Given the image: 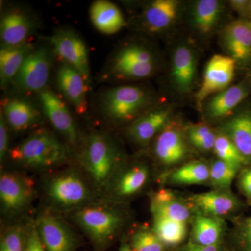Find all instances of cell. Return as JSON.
I'll list each match as a JSON object with an SVG mask.
<instances>
[{
    "instance_id": "6da1fadb",
    "label": "cell",
    "mask_w": 251,
    "mask_h": 251,
    "mask_svg": "<svg viewBox=\"0 0 251 251\" xmlns=\"http://www.w3.org/2000/svg\"><path fill=\"white\" fill-rule=\"evenodd\" d=\"M68 151L49 130L41 129L29 135L10 151L13 161L30 168H49L62 163Z\"/></svg>"
},
{
    "instance_id": "7a4b0ae2",
    "label": "cell",
    "mask_w": 251,
    "mask_h": 251,
    "mask_svg": "<svg viewBox=\"0 0 251 251\" xmlns=\"http://www.w3.org/2000/svg\"><path fill=\"white\" fill-rule=\"evenodd\" d=\"M86 171L99 187L111 181L120 163V154L108 136L100 133L91 135L82 156Z\"/></svg>"
},
{
    "instance_id": "3957f363",
    "label": "cell",
    "mask_w": 251,
    "mask_h": 251,
    "mask_svg": "<svg viewBox=\"0 0 251 251\" xmlns=\"http://www.w3.org/2000/svg\"><path fill=\"white\" fill-rule=\"evenodd\" d=\"M150 103V96L141 87L120 86L103 94L100 108L104 115L114 121L128 122L141 116Z\"/></svg>"
},
{
    "instance_id": "277c9868",
    "label": "cell",
    "mask_w": 251,
    "mask_h": 251,
    "mask_svg": "<svg viewBox=\"0 0 251 251\" xmlns=\"http://www.w3.org/2000/svg\"><path fill=\"white\" fill-rule=\"evenodd\" d=\"M156 67L151 51L138 44H130L119 50L109 61L108 77L118 80H137L150 76Z\"/></svg>"
},
{
    "instance_id": "5b68a950",
    "label": "cell",
    "mask_w": 251,
    "mask_h": 251,
    "mask_svg": "<svg viewBox=\"0 0 251 251\" xmlns=\"http://www.w3.org/2000/svg\"><path fill=\"white\" fill-rule=\"evenodd\" d=\"M75 221L92 240L104 244L112 239L122 224L121 216L116 211L103 207H85L77 211Z\"/></svg>"
},
{
    "instance_id": "8992f818",
    "label": "cell",
    "mask_w": 251,
    "mask_h": 251,
    "mask_svg": "<svg viewBox=\"0 0 251 251\" xmlns=\"http://www.w3.org/2000/svg\"><path fill=\"white\" fill-rule=\"evenodd\" d=\"M50 43L54 53L64 64L75 69L88 82L90 77L88 50L82 38L70 29H59L54 33Z\"/></svg>"
},
{
    "instance_id": "52a82bcc",
    "label": "cell",
    "mask_w": 251,
    "mask_h": 251,
    "mask_svg": "<svg viewBox=\"0 0 251 251\" xmlns=\"http://www.w3.org/2000/svg\"><path fill=\"white\" fill-rule=\"evenodd\" d=\"M50 71V56L44 47L31 51L25 59L13 82L25 92H40L45 90Z\"/></svg>"
},
{
    "instance_id": "ba28073f",
    "label": "cell",
    "mask_w": 251,
    "mask_h": 251,
    "mask_svg": "<svg viewBox=\"0 0 251 251\" xmlns=\"http://www.w3.org/2000/svg\"><path fill=\"white\" fill-rule=\"evenodd\" d=\"M237 62L230 56L215 54L206 64L201 88L196 94L200 108L208 97L226 90L234 76Z\"/></svg>"
},
{
    "instance_id": "9c48e42d",
    "label": "cell",
    "mask_w": 251,
    "mask_h": 251,
    "mask_svg": "<svg viewBox=\"0 0 251 251\" xmlns=\"http://www.w3.org/2000/svg\"><path fill=\"white\" fill-rule=\"evenodd\" d=\"M48 193L51 201L63 207H72L86 202L90 191L85 181L74 173L59 175L50 181Z\"/></svg>"
},
{
    "instance_id": "30bf717a",
    "label": "cell",
    "mask_w": 251,
    "mask_h": 251,
    "mask_svg": "<svg viewBox=\"0 0 251 251\" xmlns=\"http://www.w3.org/2000/svg\"><path fill=\"white\" fill-rule=\"evenodd\" d=\"M39 97L43 110L54 128L69 143H76V126L67 105L57 94L48 89L39 92Z\"/></svg>"
},
{
    "instance_id": "8fae6325",
    "label": "cell",
    "mask_w": 251,
    "mask_h": 251,
    "mask_svg": "<svg viewBox=\"0 0 251 251\" xmlns=\"http://www.w3.org/2000/svg\"><path fill=\"white\" fill-rule=\"evenodd\" d=\"M32 183L16 173H4L0 176V201L4 210L16 212L23 209L32 196Z\"/></svg>"
},
{
    "instance_id": "7c38bea8",
    "label": "cell",
    "mask_w": 251,
    "mask_h": 251,
    "mask_svg": "<svg viewBox=\"0 0 251 251\" xmlns=\"http://www.w3.org/2000/svg\"><path fill=\"white\" fill-rule=\"evenodd\" d=\"M187 153L182 132L179 127L170 122L156 137L155 156L161 164L172 166L184 161Z\"/></svg>"
},
{
    "instance_id": "4fadbf2b",
    "label": "cell",
    "mask_w": 251,
    "mask_h": 251,
    "mask_svg": "<svg viewBox=\"0 0 251 251\" xmlns=\"http://www.w3.org/2000/svg\"><path fill=\"white\" fill-rule=\"evenodd\" d=\"M36 228L46 251H73L75 237L62 221L52 215L40 217Z\"/></svg>"
},
{
    "instance_id": "5bb4252c",
    "label": "cell",
    "mask_w": 251,
    "mask_h": 251,
    "mask_svg": "<svg viewBox=\"0 0 251 251\" xmlns=\"http://www.w3.org/2000/svg\"><path fill=\"white\" fill-rule=\"evenodd\" d=\"M171 111L157 108L145 112L134 120L128 128V135L135 143L146 145L156 137L171 122Z\"/></svg>"
},
{
    "instance_id": "9a60e30c",
    "label": "cell",
    "mask_w": 251,
    "mask_h": 251,
    "mask_svg": "<svg viewBox=\"0 0 251 251\" xmlns=\"http://www.w3.org/2000/svg\"><path fill=\"white\" fill-rule=\"evenodd\" d=\"M59 90L77 113H85L87 110V82L75 69L63 64L58 69L57 77Z\"/></svg>"
},
{
    "instance_id": "2e32d148",
    "label": "cell",
    "mask_w": 251,
    "mask_h": 251,
    "mask_svg": "<svg viewBox=\"0 0 251 251\" xmlns=\"http://www.w3.org/2000/svg\"><path fill=\"white\" fill-rule=\"evenodd\" d=\"M223 42L229 56L236 62H249L251 59V23L243 19L229 23L225 28Z\"/></svg>"
},
{
    "instance_id": "e0dca14e",
    "label": "cell",
    "mask_w": 251,
    "mask_h": 251,
    "mask_svg": "<svg viewBox=\"0 0 251 251\" xmlns=\"http://www.w3.org/2000/svg\"><path fill=\"white\" fill-rule=\"evenodd\" d=\"M31 28V18L24 11L14 8L6 11L3 15L0 24L2 46H17L25 44Z\"/></svg>"
},
{
    "instance_id": "ac0fdd59",
    "label": "cell",
    "mask_w": 251,
    "mask_h": 251,
    "mask_svg": "<svg viewBox=\"0 0 251 251\" xmlns=\"http://www.w3.org/2000/svg\"><path fill=\"white\" fill-rule=\"evenodd\" d=\"M196 58L191 48L180 45L175 50L172 62L171 77L176 90L187 93L192 88L196 76Z\"/></svg>"
},
{
    "instance_id": "d6986e66",
    "label": "cell",
    "mask_w": 251,
    "mask_h": 251,
    "mask_svg": "<svg viewBox=\"0 0 251 251\" xmlns=\"http://www.w3.org/2000/svg\"><path fill=\"white\" fill-rule=\"evenodd\" d=\"M190 201L198 210L206 215L221 217L236 210L238 206L237 198L228 190H218L193 195Z\"/></svg>"
},
{
    "instance_id": "ffe728a7",
    "label": "cell",
    "mask_w": 251,
    "mask_h": 251,
    "mask_svg": "<svg viewBox=\"0 0 251 251\" xmlns=\"http://www.w3.org/2000/svg\"><path fill=\"white\" fill-rule=\"evenodd\" d=\"M176 0H156L147 5L143 14V24L147 30L156 33L171 27L179 14Z\"/></svg>"
},
{
    "instance_id": "44dd1931",
    "label": "cell",
    "mask_w": 251,
    "mask_h": 251,
    "mask_svg": "<svg viewBox=\"0 0 251 251\" xmlns=\"http://www.w3.org/2000/svg\"><path fill=\"white\" fill-rule=\"evenodd\" d=\"M3 115L7 125L16 132L27 130L35 125L40 118L35 107L30 102L21 98L4 100Z\"/></svg>"
},
{
    "instance_id": "7402d4cb",
    "label": "cell",
    "mask_w": 251,
    "mask_h": 251,
    "mask_svg": "<svg viewBox=\"0 0 251 251\" xmlns=\"http://www.w3.org/2000/svg\"><path fill=\"white\" fill-rule=\"evenodd\" d=\"M231 140L242 156L251 160V111L245 110L231 117L223 126L222 132Z\"/></svg>"
},
{
    "instance_id": "603a6c76",
    "label": "cell",
    "mask_w": 251,
    "mask_h": 251,
    "mask_svg": "<svg viewBox=\"0 0 251 251\" xmlns=\"http://www.w3.org/2000/svg\"><path fill=\"white\" fill-rule=\"evenodd\" d=\"M90 19L97 30L105 34H114L126 25L120 9L105 0L94 1L90 9Z\"/></svg>"
},
{
    "instance_id": "cb8c5ba5",
    "label": "cell",
    "mask_w": 251,
    "mask_h": 251,
    "mask_svg": "<svg viewBox=\"0 0 251 251\" xmlns=\"http://www.w3.org/2000/svg\"><path fill=\"white\" fill-rule=\"evenodd\" d=\"M249 93V87L239 84L214 94L206 103V110L211 118L220 119L233 112Z\"/></svg>"
},
{
    "instance_id": "d4e9b609",
    "label": "cell",
    "mask_w": 251,
    "mask_h": 251,
    "mask_svg": "<svg viewBox=\"0 0 251 251\" xmlns=\"http://www.w3.org/2000/svg\"><path fill=\"white\" fill-rule=\"evenodd\" d=\"M30 43L17 46H1L0 50V78L1 87L13 81L27 54L34 50Z\"/></svg>"
},
{
    "instance_id": "484cf974",
    "label": "cell",
    "mask_w": 251,
    "mask_h": 251,
    "mask_svg": "<svg viewBox=\"0 0 251 251\" xmlns=\"http://www.w3.org/2000/svg\"><path fill=\"white\" fill-rule=\"evenodd\" d=\"M220 218L197 213L193 226V241L195 244L201 246L220 245L224 225Z\"/></svg>"
},
{
    "instance_id": "4316f807",
    "label": "cell",
    "mask_w": 251,
    "mask_h": 251,
    "mask_svg": "<svg viewBox=\"0 0 251 251\" xmlns=\"http://www.w3.org/2000/svg\"><path fill=\"white\" fill-rule=\"evenodd\" d=\"M222 12V4L217 0H200L193 11V23L199 32L210 33L219 23Z\"/></svg>"
},
{
    "instance_id": "83f0119b",
    "label": "cell",
    "mask_w": 251,
    "mask_h": 251,
    "mask_svg": "<svg viewBox=\"0 0 251 251\" xmlns=\"http://www.w3.org/2000/svg\"><path fill=\"white\" fill-rule=\"evenodd\" d=\"M168 179L170 182L175 184H204L210 181L209 167L202 162H191L172 172Z\"/></svg>"
},
{
    "instance_id": "f1b7e54d",
    "label": "cell",
    "mask_w": 251,
    "mask_h": 251,
    "mask_svg": "<svg viewBox=\"0 0 251 251\" xmlns=\"http://www.w3.org/2000/svg\"><path fill=\"white\" fill-rule=\"evenodd\" d=\"M153 231L165 246L175 247L184 242L186 223L163 217H153Z\"/></svg>"
},
{
    "instance_id": "f546056e",
    "label": "cell",
    "mask_w": 251,
    "mask_h": 251,
    "mask_svg": "<svg viewBox=\"0 0 251 251\" xmlns=\"http://www.w3.org/2000/svg\"><path fill=\"white\" fill-rule=\"evenodd\" d=\"M149 176V171L143 165L128 168L117 179L115 191L117 195L127 197L139 192L146 184Z\"/></svg>"
},
{
    "instance_id": "4dcf8cb0",
    "label": "cell",
    "mask_w": 251,
    "mask_h": 251,
    "mask_svg": "<svg viewBox=\"0 0 251 251\" xmlns=\"http://www.w3.org/2000/svg\"><path fill=\"white\" fill-rule=\"evenodd\" d=\"M153 217H163L186 223L191 218V209L177 198L168 202L151 204Z\"/></svg>"
},
{
    "instance_id": "1f68e13d",
    "label": "cell",
    "mask_w": 251,
    "mask_h": 251,
    "mask_svg": "<svg viewBox=\"0 0 251 251\" xmlns=\"http://www.w3.org/2000/svg\"><path fill=\"white\" fill-rule=\"evenodd\" d=\"M214 151L218 157V159L226 162L236 169H239L246 160L238 151L234 143L231 141L227 135L221 133L216 135Z\"/></svg>"
},
{
    "instance_id": "d6a6232c",
    "label": "cell",
    "mask_w": 251,
    "mask_h": 251,
    "mask_svg": "<svg viewBox=\"0 0 251 251\" xmlns=\"http://www.w3.org/2000/svg\"><path fill=\"white\" fill-rule=\"evenodd\" d=\"M210 182L218 190H228L237 169L226 162L217 159L209 167Z\"/></svg>"
},
{
    "instance_id": "836d02e7",
    "label": "cell",
    "mask_w": 251,
    "mask_h": 251,
    "mask_svg": "<svg viewBox=\"0 0 251 251\" xmlns=\"http://www.w3.org/2000/svg\"><path fill=\"white\" fill-rule=\"evenodd\" d=\"M130 246L133 251H164L165 247L153 230L145 229L133 234Z\"/></svg>"
},
{
    "instance_id": "e575fe53",
    "label": "cell",
    "mask_w": 251,
    "mask_h": 251,
    "mask_svg": "<svg viewBox=\"0 0 251 251\" xmlns=\"http://www.w3.org/2000/svg\"><path fill=\"white\" fill-rule=\"evenodd\" d=\"M26 239L19 226H13L3 234L0 251H24Z\"/></svg>"
},
{
    "instance_id": "d590c367",
    "label": "cell",
    "mask_w": 251,
    "mask_h": 251,
    "mask_svg": "<svg viewBox=\"0 0 251 251\" xmlns=\"http://www.w3.org/2000/svg\"><path fill=\"white\" fill-rule=\"evenodd\" d=\"M237 244L238 251H251V216L238 229Z\"/></svg>"
},
{
    "instance_id": "8d00e7d4",
    "label": "cell",
    "mask_w": 251,
    "mask_h": 251,
    "mask_svg": "<svg viewBox=\"0 0 251 251\" xmlns=\"http://www.w3.org/2000/svg\"><path fill=\"white\" fill-rule=\"evenodd\" d=\"M24 251H46L36 227L28 232Z\"/></svg>"
},
{
    "instance_id": "74e56055",
    "label": "cell",
    "mask_w": 251,
    "mask_h": 251,
    "mask_svg": "<svg viewBox=\"0 0 251 251\" xmlns=\"http://www.w3.org/2000/svg\"><path fill=\"white\" fill-rule=\"evenodd\" d=\"M212 130L204 125H192L188 126L187 135L190 142L193 144L198 140L205 138L212 133Z\"/></svg>"
},
{
    "instance_id": "f35d334b",
    "label": "cell",
    "mask_w": 251,
    "mask_h": 251,
    "mask_svg": "<svg viewBox=\"0 0 251 251\" xmlns=\"http://www.w3.org/2000/svg\"><path fill=\"white\" fill-rule=\"evenodd\" d=\"M7 122L4 115L1 112L0 116V158L1 161L6 156L8 150V128Z\"/></svg>"
},
{
    "instance_id": "ab89813d",
    "label": "cell",
    "mask_w": 251,
    "mask_h": 251,
    "mask_svg": "<svg viewBox=\"0 0 251 251\" xmlns=\"http://www.w3.org/2000/svg\"><path fill=\"white\" fill-rule=\"evenodd\" d=\"M231 7L238 14L240 15L243 20L248 21L250 14L251 1L249 0H232L229 1Z\"/></svg>"
},
{
    "instance_id": "60d3db41",
    "label": "cell",
    "mask_w": 251,
    "mask_h": 251,
    "mask_svg": "<svg viewBox=\"0 0 251 251\" xmlns=\"http://www.w3.org/2000/svg\"><path fill=\"white\" fill-rule=\"evenodd\" d=\"M216 139V135L214 132L208 135L205 138L198 140L193 144L196 148L202 151H209V150H214V145Z\"/></svg>"
},
{
    "instance_id": "b9f144b4",
    "label": "cell",
    "mask_w": 251,
    "mask_h": 251,
    "mask_svg": "<svg viewBox=\"0 0 251 251\" xmlns=\"http://www.w3.org/2000/svg\"><path fill=\"white\" fill-rule=\"evenodd\" d=\"M239 186L244 194L251 198V168L245 170L241 175Z\"/></svg>"
},
{
    "instance_id": "7bdbcfd3",
    "label": "cell",
    "mask_w": 251,
    "mask_h": 251,
    "mask_svg": "<svg viewBox=\"0 0 251 251\" xmlns=\"http://www.w3.org/2000/svg\"><path fill=\"white\" fill-rule=\"evenodd\" d=\"M181 251H224L220 245L201 246L190 242L181 249Z\"/></svg>"
},
{
    "instance_id": "ee69618b",
    "label": "cell",
    "mask_w": 251,
    "mask_h": 251,
    "mask_svg": "<svg viewBox=\"0 0 251 251\" xmlns=\"http://www.w3.org/2000/svg\"><path fill=\"white\" fill-rule=\"evenodd\" d=\"M119 251H133V249H131L130 245H128V244H122L121 247H120V250Z\"/></svg>"
},
{
    "instance_id": "f6af8a7d",
    "label": "cell",
    "mask_w": 251,
    "mask_h": 251,
    "mask_svg": "<svg viewBox=\"0 0 251 251\" xmlns=\"http://www.w3.org/2000/svg\"><path fill=\"white\" fill-rule=\"evenodd\" d=\"M249 23L251 24V9H250V14H249V20H248Z\"/></svg>"
}]
</instances>
